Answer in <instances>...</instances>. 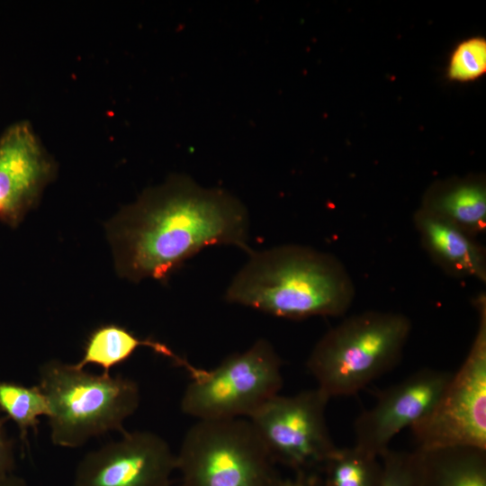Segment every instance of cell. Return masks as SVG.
Segmentation results:
<instances>
[{"label": "cell", "instance_id": "obj_16", "mask_svg": "<svg viewBox=\"0 0 486 486\" xmlns=\"http://www.w3.org/2000/svg\"><path fill=\"white\" fill-rule=\"evenodd\" d=\"M320 473V486H381L382 467L380 458L354 446L337 447Z\"/></svg>", "mask_w": 486, "mask_h": 486}, {"label": "cell", "instance_id": "obj_22", "mask_svg": "<svg viewBox=\"0 0 486 486\" xmlns=\"http://www.w3.org/2000/svg\"><path fill=\"white\" fill-rule=\"evenodd\" d=\"M0 486H30L22 478L13 473L0 478Z\"/></svg>", "mask_w": 486, "mask_h": 486}, {"label": "cell", "instance_id": "obj_2", "mask_svg": "<svg viewBox=\"0 0 486 486\" xmlns=\"http://www.w3.org/2000/svg\"><path fill=\"white\" fill-rule=\"evenodd\" d=\"M356 294L352 277L333 255L287 244L249 253L225 293L230 303L302 320L345 314Z\"/></svg>", "mask_w": 486, "mask_h": 486}, {"label": "cell", "instance_id": "obj_15", "mask_svg": "<svg viewBox=\"0 0 486 486\" xmlns=\"http://www.w3.org/2000/svg\"><path fill=\"white\" fill-rule=\"evenodd\" d=\"M141 346L149 347L184 368L189 364L166 345L150 338H140L126 328L111 323L99 326L90 333L83 356L75 364L81 369L87 364H95L103 369V373L110 374L111 369L128 360Z\"/></svg>", "mask_w": 486, "mask_h": 486}, {"label": "cell", "instance_id": "obj_13", "mask_svg": "<svg viewBox=\"0 0 486 486\" xmlns=\"http://www.w3.org/2000/svg\"><path fill=\"white\" fill-rule=\"evenodd\" d=\"M419 209L472 237L486 230V185L482 177L450 178L433 184Z\"/></svg>", "mask_w": 486, "mask_h": 486}, {"label": "cell", "instance_id": "obj_10", "mask_svg": "<svg viewBox=\"0 0 486 486\" xmlns=\"http://www.w3.org/2000/svg\"><path fill=\"white\" fill-rule=\"evenodd\" d=\"M451 376L449 372L424 368L382 391L376 403L355 421V446L380 458L398 433L430 413Z\"/></svg>", "mask_w": 486, "mask_h": 486}, {"label": "cell", "instance_id": "obj_14", "mask_svg": "<svg viewBox=\"0 0 486 486\" xmlns=\"http://www.w3.org/2000/svg\"><path fill=\"white\" fill-rule=\"evenodd\" d=\"M418 450L421 486H486V449L449 446Z\"/></svg>", "mask_w": 486, "mask_h": 486}, {"label": "cell", "instance_id": "obj_21", "mask_svg": "<svg viewBox=\"0 0 486 486\" xmlns=\"http://www.w3.org/2000/svg\"><path fill=\"white\" fill-rule=\"evenodd\" d=\"M277 486H320L318 474H295L293 478L282 479Z\"/></svg>", "mask_w": 486, "mask_h": 486}, {"label": "cell", "instance_id": "obj_8", "mask_svg": "<svg viewBox=\"0 0 486 486\" xmlns=\"http://www.w3.org/2000/svg\"><path fill=\"white\" fill-rule=\"evenodd\" d=\"M329 398L319 388L277 394L249 418L269 455L295 474H318L337 449L326 423Z\"/></svg>", "mask_w": 486, "mask_h": 486}, {"label": "cell", "instance_id": "obj_11", "mask_svg": "<svg viewBox=\"0 0 486 486\" xmlns=\"http://www.w3.org/2000/svg\"><path fill=\"white\" fill-rule=\"evenodd\" d=\"M56 173L53 157L29 122L7 127L0 135V220L16 227Z\"/></svg>", "mask_w": 486, "mask_h": 486}, {"label": "cell", "instance_id": "obj_19", "mask_svg": "<svg viewBox=\"0 0 486 486\" xmlns=\"http://www.w3.org/2000/svg\"><path fill=\"white\" fill-rule=\"evenodd\" d=\"M381 486H421L420 452L388 449L380 456Z\"/></svg>", "mask_w": 486, "mask_h": 486}, {"label": "cell", "instance_id": "obj_4", "mask_svg": "<svg viewBox=\"0 0 486 486\" xmlns=\"http://www.w3.org/2000/svg\"><path fill=\"white\" fill-rule=\"evenodd\" d=\"M39 381L50 404V439L60 447L77 448L112 430L123 433L140 402L134 380L94 374L56 359L40 366Z\"/></svg>", "mask_w": 486, "mask_h": 486}, {"label": "cell", "instance_id": "obj_5", "mask_svg": "<svg viewBox=\"0 0 486 486\" xmlns=\"http://www.w3.org/2000/svg\"><path fill=\"white\" fill-rule=\"evenodd\" d=\"M176 462L181 486H277L282 480L248 418L197 420Z\"/></svg>", "mask_w": 486, "mask_h": 486}, {"label": "cell", "instance_id": "obj_12", "mask_svg": "<svg viewBox=\"0 0 486 486\" xmlns=\"http://www.w3.org/2000/svg\"><path fill=\"white\" fill-rule=\"evenodd\" d=\"M421 244L434 263L450 275L486 282V253L474 237L421 209L413 215Z\"/></svg>", "mask_w": 486, "mask_h": 486}, {"label": "cell", "instance_id": "obj_9", "mask_svg": "<svg viewBox=\"0 0 486 486\" xmlns=\"http://www.w3.org/2000/svg\"><path fill=\"white\" fill-rule=\"evenodd\" d=\"M122 435L80 460L73 486H170L176 462L166 441L150 431Z\"/></svg>", "mask_w": 486, "mask_h": 486}, {"label": "cell", "instance_id": "obj_1", "mask_svg": "<svg viewBox=\"0 0 486 486\" xmlns=\"http://www.w3.org/2000/svg\"><path fill=\"white\" fill-rule=\"evenodd\" d=\"M118 274L166 282L187 259L216 245L248 254L249 217L234 195L174 175L144 191L105 226Z\"/></svg>", "mask_w": 486, "mask_h": 486}, {"label": "cell", "instance_id": "obj_17", "mask_svg": "<svg viewBox=\"0 0 486 486\" xmlns=\"http://www.w3.org/2000/svg\"><path fill=\"white\" fill-rule=\"evenodd\" d=\"M0 411L15 423L25 443L30 429L37 430L39 418L49 417L50 409L39 385L24 386L0 380Z\"/></svg>", "mask_w": 486, "mask_h": 486}, {"label": "cell", "instance_id": "obj_7", "mask_svg": "<svg viewBox=\"0 0 486 486\" xmlns=\"http://www.w3.org/2000/svg\"><path fill=\"white\" fill-rule=\"evenodd\" d=\"M473 305L478 327L463 364L452 376L430 413L410 429L418 448L449 446L486 449V296Z\"/></svg>", "mask_w": 486, "mask_h": 486}, {"label": "cell", "instance_id": "obj_20", "mask_svg": "<svg viewBox=\"0 0 486 486\" xmlns=\"http://www.w3.org/2000/svg\"><path fill=\"white\" fill-rule=\"evenodd\" d=\"M8 418L0 415V478L12 473L14 467V447L5 424Z\"/></svg>", "mask_w": 486, "mask_h": 486}, {"label": "cell", "instance_id": "obj_3", "mask_svg": "<svg viewBox=\"0 0 486 486\" xmlns=\"http://www.w3.org/2000/svg\"><path fill=\"white\" fill-rule=\"evenodd\" d=\"M410 332L411 321L402 313L352 315L316 343L307 368L329 399L354 395L397 364Z\"/></svg>", "mask_w": 486, "mask_h": 486}, {"label": "cell", "instance_id": "obj_6", "mask_svg": "<svg viewBox=\"0 0 486 486\" xmlns=\"http://www.w3.org/2000/svg\"><path fill=\"white\" fill-rule=\"evenodd\" d=\"M191 375L181 399V410L197 420L248 418L279 394L282 362L265 338L225 358L212 370L190 364Z\"/></svg>", "mask_w": 486, "mask_h": 486}, {"label": "cell", "instance_id": "obj_18", "mask_svg": "<svg viewBox=\"0 0 486 486\" xmlns=\"http://www.w3.org/2000/svg\"><path fill=\"white\" fill-rule=\"evenodd\" d=\"M486 73V40L472 37L461 41L453 50L447 66L452 81H473Z\"/></svg>", "mask_w": 486, "mask_h": 486}]
</instances>
